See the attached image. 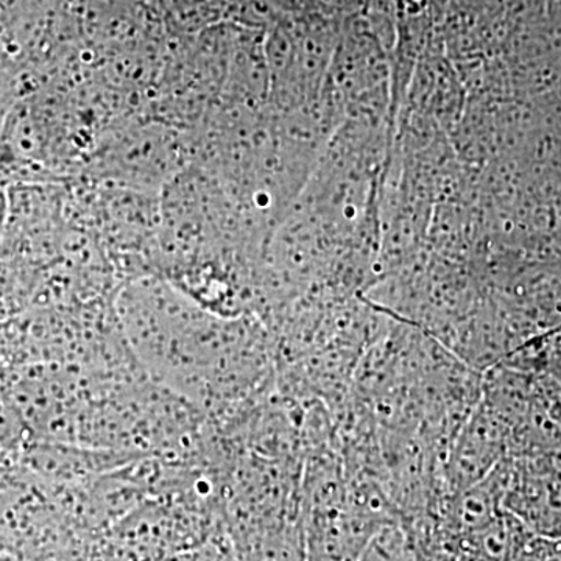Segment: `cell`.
I'll list each match as a JSON object with an SVG mask.
<instances>
[{"mask_svg": "<svg viewBox=\"0 0 561 561\" xmlns=\"http://www.w3.org/2000/svg\"><path fill=\"white\" fill-rule=\"evenodd\" d=\"M502 508L530 534L561 538V470L540 457H508Z\"/></svg>", "mask_w": 561, "mask_h": 561, "instance_id": "6da1fadb", "label": "cell"}, {"mask_svg": "<svg viewBox=\"0 0 561 561\" xmlns=\"http://www.w3.org/2000/svg\"><path fill=\"white\" fill-rule=\"evenodd\" d=\"M511 453V430L483 402L461 424L446 461L449 491L468 489L485 479Z\"/></svg>", "mask_w": 561, "mask_h": 561, "instance_id": "7a4b0ae2", "label": "cell"}]
</instances>
